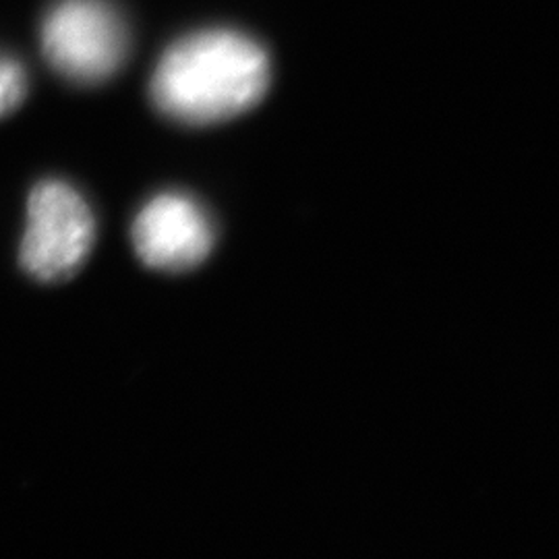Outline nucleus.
<instances>
[{"instance_id": "obj_4", "label": "nucleus", "mask_w": 559, "mask_h": 559, "mask_svg": "<svg viewBox=\"0 0 559 559\" xmlns=\"http://www.w3.org/2000/svg\"><path fill=\"white\" fill-rule=\"evenodd\" d=\"M133 249L147 267L187 272L210 258L216 235L200 203L180 193L150 201L133 222Z\"/></svg>"}, {"instance_id": "obj_5", "label": "nucleus", "mask_w": 559, "mask_h": 559, "mask_svg": "<svg viewBox=\"0 0 559 559\" xmlns=\"http://www.w3.org/2000/svg\"><path fill=\"white\" fill-rule=\"evenodd\" d=\"M27 96V73L20 60L0 55V119L17 110Z\"/></svg>"}, {"instance_id": "obj_2", "label": "nucleus", "mask_w": 559, "mask_h": 559, "mask_svg": "<svg viewBox=\"0 0 559 559\" xmlns=\"http://www.w3.org/2000/svg\"><path fill=\"white\" fill-rule=\"evenodd\" d=\"M41 52L64 80H110L129 55V29L108 0H59L41 23Z\"/></svg>"}, {"instance_id": "obj_3", "label": "nucleus", "mask_w": 559, "mask_h": 559, "mask_svg": "<svg viewBox=\"0 0 559 559\" xmlns=\"http://www.w3.org/2000/svg\"><path fill=\"white\" fill-rule=\"evenodd\" d=\"M96 240V221L80 193L60 180L38 185L27 201L23 270L40 282L73 278Z\"/></svg>"}, {"instance_id": "obj_1", "label": "nucleus", "mask_w": 559, "mask_h": 559, "mask_svg": "<svg viewBox=\"0 0 559 559\" xmlns=\"http://www.w3.org/2000/svg\"><path fill=\"white\" fill-rule=\"evenodd\" d=\"M270 80V59L258 41L233 29H205L162 55L150 94L164 117L201 127L258 106Z\"/></svg>"}]
</instances>
